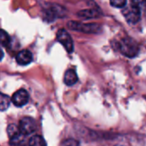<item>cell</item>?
I'll list each match as a JSON object with an SVG mask.
<instances>
[{"label": "cell", "instance_id": "cell-6", "mask_svg": "<svg viewBox=\"0 0 146 146\" xmlns=\"http://www.w3.org/2000/svg\"><path fill=\"white\" fill-rule=\"evenodd\" d=\"M29 100V94L24 89H20L14 93L11 101L16 107H22L27 104Z\"/></svg>", "mask_w": 146, "mask_h": 146}, {"label": "cell", "instance_id": "cell-13", "mask_svg": "<svg viewBox=\"0 0 146 146\" xmlns=\"http://www.w3.org/2000/svg\"><path fill=\"white\" fill-rule=\"evenodd\" d=\"M110 4L115 8H124L127 4V0H110Z\"/></svg>", "mask_w": 146, "mask_h": 146}, {"label": "cell", "instance_id": "cell-16", "mask_svg": "<svg viewBox=\"0 0 146 146\" xmlns=\"http://www.w3.org/2000/svg\"><path fill=\"white\" fill-rule=\"evenodd\" d=\"M131 3L140 9L143 8H146V0H131Z\"/></svg>", "mask_w": 146, "mask_h": 146}, {"label": "cell", "instance_id": "cell-12", "mask_svg": "<svg viewBox=\"0 0 146 146\" xmlns=\"http://www.w3.org/2000/svg\"><path fill=\"white\" fill-rule=\"evenodd\" d=\"M10 43V38L9 34L3 29H0V44L8 46Z\"/></svg>", "mask_w": 146, "mask_h": 146}, {"label": "cell", "instance_id": "cell-3", "mask_svg": "<svg viewBox=\"0 0 146 146\" xmlns=\"http://www.w3.org/2000/svg\"><path fill=\"white\" fill-rule=\"evenodd\" d=\"M37 125L35 121L31 117H24L19 122V130L24 135H29L36 131Z\"/></svg>", "mask_w": 146, "mask_h": 146}, {"label": "cell", "instance_id": "cell-17", "mask_svg": "<svg viewBox=\"0 0 146 146\" xmlns=\"http://www.w3.org/2000/svg\"><path fill=\"white\" fill-rule=\"evenodd\" d=\"M62 146H80V143L75 139H67L62 142Z\"/></svg>", "mask_w": 146, "mask_h": 146}, {"label": "cell", "instance_id": "cell-11", "mask_svg": "<svg viewBox=\"0 0 146 146\" xmlns=\"http://www.w3.org/2000/svg\"><path fill=\"white\" fill-rule=\"evenodd\" d=\"M10 104V98L8 95L0 92V111L6 110Z\"/></svg>", "mask_w": 146, "mask_h": 146}, {"label": "cell", "instance_id": "cell-9", "mask_svg": "<svg viewBox=\"0 0 146 146\" xmlns=\"http://www.w3.org/2000/svg\"><path fill=\"white\" fill-rule=\"evenodd\" d=\"M78 81V76L74 69H68L64 74V83L67 86H73Z\"/></svg>", "mask_w": 146, "mask_h": 146}, {"label": "cell", "instance_id": "cell-14", "mask_svg": "<svg viewBox=\"0 0 146 146\" xmlns=\"http://www.w3.org/2000/svg\"><path fill=\"white\" fill-rule=\"evenodd\" d=\"M93 10H83V11H80L79 13V15L80 17H84V18H93L95 16H97V15H94L93 14Z\"/></svg>", "mask_w": 146, "mask_h": 146}, {"label": "cell", "instance_id": "cell-5", "mask_svg": "<svg viewBox=\"0 0 146 146\" xmlns=\"http://www.w3.org/2000/svg\"><path fill=\"white\" fill-rule=\"evenodd\" d=\"M68 26L69 28L76 31H81L85 33H98L100 27L97 24H81L74 21L68 22Z\"/></svg>", "mask_w": 146, "mask_h": 146}, {"label": "cell", "instance_id": "cell-1", "mask_svg": "<svg viewBox=\"0 0 146 146\" xmlns=\"http://www.w3.org/2000/svg\"><path fill=\"white\" fill-rule=\"evenodd\" d=\"M119 48L121 52L127 57H134L138 55L139 51L138 43L133 38L129 37L123 38L120 41Z\"/></svg>", "mask_w": 146, "mask_h": 146}, {"label": "cell", "instance_id": "cell-10", "mask_svg": "<svg viewBox=\"0 0 146 146\" xmlns=\"http://www.w3.org/2000/svg\"><path fill=\"white\" fill-rule=\"evenodd\" d=\"M29 146H47V144L44 139L40 135H34L33 136L28 142Z\"/></svg>", "mask_w": 146, "mask_h": 146}, {"label": "cell", "instance_id": "cell-15", "mask_svg": "<svg viewBox=\"0 0 146 146\" xmlns=\"http://www.w3.org/2000/svg\"><path fill=\"white\" fill-rule=\"evenodd\" d=\"M8 134H9V137H12L13 135H15V133H17L18 132H20L19 130V127H17L15 125H9V127H8Z\"/></svg>", "mask_w": 146, "mask_h": 146}, {"label": "cell", "instance_id": "cell-7", "mask_svg": "<svg viewBox=\"0 0 146 146\" xmlns=\"http://www.w3.org/2000/svg\"><path fill=\"white\" fill-rule=\"evenodd\" d=\"M15 59H16V62H17L18 64L25 66V65H27V64L32 62V61H33V55H32V53L29 50H23L20 51L16 55Z\"/></svg>", "mask_w": 146, "mask_h": 146}, {"label": "cell", "instance_id": "cell-2", "mask_svg": "<svg viewBox=\"0 0 146 146\" xmlns=\"http://www.w3.org/2000/svg\"><path fill=\"white\" fill-rule=\"evenodd\" d=\"M122 14L126 20L129 23L135 24L140 20V9L133 4H130L127 7H124L122 10Z\"/></svg>", "mask_w": 146, "mask_h": 146}, {"label": "cell", "instance_id": "cell-4", "mask_svg": "<svg viewBox=\"0 0 146 146\" xmlns=\"http://www.w3.org/2000/svg\"><path fill=\"white\" fill-rule=\"evenodd\" d=\"M56 38L58 39V41L64 46V48L66 49V50L68 53L73 52L74 50V43H73V39L71 38V36L69 35V33L64 30V29H60L57 32L56 34Z\"/></svg>", "mask_w": 146, "mask_h": 146}, {"label": "cell", "instance_id": "cell-8", "mask_svg": "<svg viewBox=\"0 0 146 146\" xmlns=\"http://www.w3.org/2000/svg\"><path fill=\"white\" fill-rule=\"evenodd\" d=\"M23 133L18 132L12 137H10L9 145L10 146H25L26 145V139Z\"/></svg>", "mask_w": 146, "mask_h": 146}, {"label": "cell", "instance_id": "cell-18", "mask_svg": "<svg viewBox=\"0 0 146 146\" xmlns=\"http://www.w3.org/2000/svg\"><path fill=\"white\" fill-rule=\"evenodd\" d=\"M3 56H4V54H3V50L0 48V61L3 59Z\"/></svg>", "mask_w": 146, "mask_h": 146}]
</instances>
